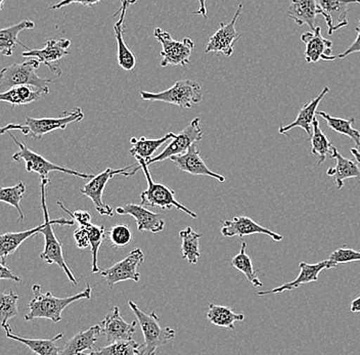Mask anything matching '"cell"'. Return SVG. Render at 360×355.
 I'll use <instances>...</instances> for the list:
<instances>
[{
    "instance_id": "obj_1",
    "label": "cell",
    "mask_w": 360,
    "mask_h": 355,
    "mask_svg": "<svg viewBox=\"0 0 360 355\" xmlns=\"http://www.w3.org/2000/svg\"><path fill=\"white\" fill-rule=\"evenodd\" d=\"M51 183V179H40V190H41V206L44 214V228H42L41 233L44 235V250L40 254V258L49 265L56 264L65 271L68 278L72 285L76 286L78 285L77 278H75L71 269L68 266L66 260H65L64 253H63V244L60 240L56 237L53 226H73L75 220H68L66 218H60V219H49V210L46 206V188Z\"/></svg>"
},
{
    "instance_id": "obj_2",
    "label": "cell",
    "mask_w": 360,
    "mask_h": 355,
    "mask_svg": "<svg viewBox=\"0 0 360 355\" xmlns=\"http://www.w3.org/2000/svg\"><path fill=\"white\" fill-rule=\"evenodd\" d=\"M34 297L28 304V314L25 316V320L33 321L36 318H46L53 323L62 321V314L72 303L76 301L91 299L92 289L89 285L80 293L69 297L58 298L53 295L51 292L41 293V287L34 285L32 287Z\"/></svg>"
},
{
    "instance_id": "obj_3",
    "label": "cell",
    "mask_w": 360,
    "mask_h": 355,
    "mask_svg": "<svg viewBox=\"0 0 360 355\" xmlns=\"http://www.w3.org/2000/svg\"><path fill=\"white\" fill-rule=\"evenodd\" d=\"M84 119L81 108H75L70 112H64L62 117H44V118H32L27 117L26 122L24 124H15L10 123L6 127H2L1 134L6 132L21 131L24 136L30 138L39 139L44 138L46 134L58 129H66L68 125L72 123L80 122Z\"/></svg>"
},
{
    "instance_id": "obj_4",
    "label": "cell",
    "mask_w": 360,
    "mask_h": 355,
    "mask_svg": "<svg viewBox=\"0 0 360 355\" xmlns=\"http://www.w3.org/2000/svg\"><path fill=\"white\" fill-rule=\"evenodd\" d=\"M137 163L141 165V170L145 173L148 188L143 191L141 194V204L143 206L159 207L163 210H170L172 208H176L177 210L186 213L188 217L197 219V213L191 211L188 207L182 205L175 198V192L167 186L161 183H155L150 175L148 165L145 159L141 157H135Z\"/></svg>"
},
{
    "instance_id": "obj_5",
    "label": "cell",
    "mask_w": 360,
    "mask_h": 355,
    "mask_svg": "<svg viewBox=\"0 0 360 355\" xmlns=\"http://www.w3.org/2000/svg\"><path fill=\"white\" fill-rule=\"evenodd\" d=\"M141 100L146 102H163L179 105L182 109H191L195 103L202 100L201 85L195 81L184 79L177 81L172 87L161 92L141 91Z\"/></svg>"
},
{
    "instance_id": "obj_6",
    "label": "cell",
    "mask_w": 360,
    "mask_h": 355,
    "mask_svg": "<svg viewBox=\"0 0 360 355\" xmlns=\"http://www.w3.org/2000/svg\"><path fill=\"white\" fill-rule=\"evenodd\" d=\"M128 305L136 316L143 331V338H145V343L143 344V354H154L158 348L165 345L169 341L175 338L176 335L175 330L169 327H161L160 318L156 312L146 314L139 309V305L135 304L134 301H129Z\"/></svg>"
},
{
    "instance_id": "obj_7",
    "label": "cell",
    "mask_w": 360,
    "mask_h": 355,
    "mask_svg": "<svg viewBox=\"0 0 360 355\" xmlns=\"http://www.w3.org/2000/svg\"><path fill=\"white\" fill-rule=\"evenodd\" d=\"M41 63L35 58H28L22 64H13L0 72V86L2 89H11L17 85H33L49 94L51 79L42 78L36 74Z\"/></svg>"
},
{
    "instance_id": "obj_8",
    "label": "cell",
    "mask_w": 360,
    "mask_h": 355,
    "mask_svg": "<svg viewBox=\"0 0 360 355\" xmlns=\"http://www.w3.org/2000/svg\"><path fill=\"white\" fill-rule=\"evenodd\" d=\"M139 169H141V167L139 163L136 165H128L124 168H119V169L107 168L105 172L94 175L91 179H89V183L80 188V193L91 200L92 203L96 207V210L100 213L101 217H112L114 215V209L111 206L103 203V201L105 186L112 177L117 176V175H124V176L127 177L132 176V175L136 174Z\"/></svg>"
},
{
    "instance_id": "obj_9",
    "label": "cell",
    "mask_w": 360,
    "mask_h": 355,
    "mask_svg": "<svg viewBox=\"0 0 360 355\" xmlns=\"http://www.w3.org/2000/svg\"><path fill=\"white\" fill-rule=\"evenodd\" d=\"M11 139L15 141V145L19 147L15 154H13V160L15 162L24 161L26 164V170L28 172H35L39 175L40 179H47V175L51 172H62L66 174L74 175V176L80 177L82 179H91L94 175L86 174L75 172V170L69 169L64 166H58L53 164V162L47 160L41 155L37 154L34 150L29 149L24 145L19 138H15L13 134H10Z\"/></svg>"
},
{
    "instance_id": "obj_10",
    "label": "cell",
    "mask_w": 360,
    "mask_h": 355,
    "mask_svg": "<svg viewBox=\"0 0 360 355\" xmlns=\"http://www.w3.org/2000/svg\"><path fill=\"white\" fill-rule=\"evenodd\" d=\"M155 38L162 46V67L182 66L191 64V56L195 49V42L191 38H184L181 41L173 39L170 33L156 28Z\"/></svg>"
},
{
    "instance_id": "obj_11",
    "label": "cell",
    "mask_w": 360,
    "mask_h": 355,
    "mask_svg": "<svg viewBox=\"0 0 360 355\" xmlns=\"http://www.w3.org/2000/svg\"><path fill=\"white\" fill-rule=\"evenodd\" d=\"M200 121L201 120H200L199 117L193 119L188 127L173 138V141L168 143L167 147L163 150V152L146 161V164L150 166L152 164L158 163V162L167 160L171 157L184 154V153L188 152L193 143L201 141L202 136H204V131H202L201 125H200Z\"/></svg>"
},
{
    "instance_id": "obj_12",
    "label": "cell",
    "mask_w": 360,
    "mask_h": 355,
    "mask_svg": "<svg viewBox=\"0 0 360 355\" xmlns=\"http://www.w3.org/2000/svg\"><path fill=\"white\" fill-rule=\"evenodd\" d=\"M143 260H145V255L141 249H134L121 262H117L109 269L101 271V275L105 278L110 289H112V287L118 283L125 282V280L139 282L141 273L137 269L143 264Z\"/></svg>"
},
{
    "instance_id": "obj_13",
    "label": "cell",
    "mask_w": 360,
    "mask_h": 355,
    "mask_svg": "<svg viewBox=\"0 0 360 355\" xmlns=\"http://www.w3.org/2000/svg\"><path fill=\"white\" fill-rule=\"evenodd\" d=\"M242 11L243 4H240L233 20L229 23L220 24L218 30L211 36L206 49H205V53H221V55L225 56L226 58L231 57L233 55L236 42L240 37V35L236 31V23L238 18H240Z\"/></svg>"
},
{
    "instance_id": "obj_14",
    "label": "cell",
    "mask_w": 360,
    "mask_h": 355,
    "mask_svg": "<svg viewBox=\"0 0 360 355\" xmlns=\"http://www.w3.org/2000/svg\"><path fill=\"white\" fill-rule=\"evenodd\" d=\"M71 46V40L67 38H60V39L47 40L45 46L41 49H27L22 53V58H35L40 63L49 67V70L56 75L62 76L63 72L58 67V63L63 58L69 55L68 49Z\"/></svg>"
},
{
    "instance_id": "obj_15",
    "label": "cell",
    "mask_w": 360,
    "mask_h": 355,
    "mask_svg": "<svg viewBox=\"0 0 360 355\" xmlns=\"http://www.w3.org/2000/svg\"><path fill=\"white\" fill-rule=\"evenodd\" d=\"M300 267V273H299L297 278L292 282L285 283L274 289L267 290V291L258 292L259 297H265V296L274 295V294H281L285 291H292V290L298 289L302 285L309 284V283L317 282L319 278V273L325 269H330L336 267L330 260H325V262H319V264H310L306 262H301L299 264Z\"/></svg>"
},
{
    "instance_id": "obj_16",
    "label": "cell",
    "mask_w": 360,
    "mask_h": 355,
    "mask_svg": "<svg viewBox=\"0 0 360 355\" xmlns=\"http://www.w3.org/2000/svg\"><path fill=\"white\" fill-rule=\"evenodd\" d=\"M301 40L305 44L304 57L306 62H330L336 60L337 56H333V42L323 37L321 27H315L312 32L303 33Z\"/></svg>"
},
{
    "instance_id": "obj_17",
    "label": "cell",
    "mask_w": 360,
    "mask_h": 355,
    "mask_svg": "<svg viewBox=\"0 0 360 355\" xmlns=\"http://www.w3.org/2000/svg\"><path fill=\"white\" fill-rule=\"evenodd\" d=\"M266 235L274 241L281 242L283 239V235L270 229L260 226L250 217H236L231 220L222 221L221 235L226 238L240 237L244 238L251 235Z\"/></svg>"
},
{
    "instance_id": "obj_18",
    "label": "cell",
    "mask_w": 360,
    "mask_h": 355,
    "mask_svg": "<svg viewBox=\"0 0 360 355\" xmlns=\"http://www.w3.org/2000/svg\"><path fill=\"white\" fill-rule=\"evenodd\" d=\"M360 4V0H319L321 15L328 26V34L348 26L347 13L349 4Z\"/></svg>"
},
{
    "instance_id": "obj_19",
    "label": "cell",
    "mask_w": 360,
    "mask_h": 355,
    "mask_svg": "<svg viewBox=\"0 0 360 355\" xmlns=\"http://www.w3.org/2000/svg\"><path fill=\"white\" fill-rule=\"evenodd\" d=\"M137 323L139 321H132L131 323H126L121 318L118 307L112 306L108 312L105 320L101 321V334L105 337L108 343L130 340L134 336Z\"/></svg>"
},
{
    "instance_id": "obj_20",
    "label": "cell",
    "mask_w": 360,
    "mask_h": 355,
    "mask_svg": "<svg viewBox=\"0 0 360 355\" xmlns=\"http://www.w3.org/2000/svg\"><path fill=\"white\" fill-rule=\"evenodd\" d=\"M116 212L119 215H130L134 217L137 224V231H150L152 233H158L165 228V220L163 215L154 213L145 206L136 205V204H127L122 207H117Z\"/></svg>"
},
{
    "instance_id": "obj_21",
    "label": "cell",
    "mask_w": 360,
    "mask_h": 355,
    "mask_svg": "<svg viewBox=\"0 0 360 355\" xmlns=\"http://www.w3.org/2000/svg\"><path fill=\"white\" fill-rule=\"evenodd\" d=\"M170 160L181 172L188 173L191 175L212 177V179H217L220 183H225L224 175L213 172L212 170L207 167L204 160L200 156V150L197 149L195 143L191 146L188 152L171 157Z\"/></svg>"
},
{
    "instance_id": "obj_22",
    "label": "cell",
    "mask_w": 360,
    "mask_h": 355,
    "mask_svg": "<svg viewBox=\"0 0 360 355\" xmlns=\"http://www.w3.org/2000/svg\"><path fill=\"white\" fill-rule=\"evenodd\" d=\"M328 92H330V89L325 87L323 91L319 93V96H316L311 102L307 103V105H304L303 107L301 108L298 116H297L296 120H295L294 122H292L291 124L288 125V127L281 125L280 129H278V134H287L290 130L299 127L302 128L304 131L309 136V138H311L314 122L315 119H316L315 116H316L317 108H319V103L325 98V96Z\"/></svg>"
},
{
    "instance_id": "obj_23",
    "label": "cell",
    "mask_w": 360,
    "mask_h": 355,
    "mask_svg": "<svg viewBox=\"0 0 360 355\" xmlns=\"http://www.w3.org/2000/svg\"><path fill=\"white\" fill-rule=\"evenodd\" d=\"M288 15L298 26L307 25L314 30L317 15H321L319 0H291Z\"/></svg>"
},
{
    "instance_id": "obj_24",
    "label": "cell",
    "mask_w": 360,
    "mask_h": 355,
    "mask_svg": "<svg viewBox=\"0 0 360 355\" xmlns=\"http://www.w3.org/2000/svg\"><path fill=\"white\" fill-rule=\"evenodd\" d=\"M330 158L336 160L337 164L334 168L326 170V174L328 176L334 177L338 190H341L343 188L344 181L346 179H357L360 181L359 163L342 156L334 146H333L332 153H330Z\"/></svg>"
},
{
    "instance_id": "obj_25",
    "label": "cell",
    "mask_w": 360,
    "mask_h": 355,
    "mask_svg": "<svg viewBox=\"0 0 360 355\" xmlns=\"http://www.w3.org/2000/svg\"><path fill=\"white\" fill-rule=\"evenodd\" d=\"M101 334V325H94L86 331L79 332L78 334L67 341L64 349L60 351V354H85L86 351H89L87 354H89L96 347V344L98 342Z\"/></svg>"
},
{
    "instance_id": "obj_26",
    "label": "cell",
    "mask_w": 360,
    "mask_h": 355,
    "mask_svg": "<svg viewBox=\"0 0 360 355\" xmlns=\"http://www.w3.org/2000/svg\"><path fill=\"white\" fill-rule=\"evenodd\" d=\"M4 329L6 330V336L13 340L18 341L25 344L31 351L34 354L39 355H56L60 354V348L56 345V342L64 337V333L56 335L53 338L49 339H33L25 338V337L19 336V335L13 334L10 323L4 325Z\"/></svg>"
},
{
    "instance_id": "obj_27",
    "label": "cell",
    "mask_w": 360,
    "mask_h": 355,
    "mask_svg": "<svg viewBox=\"0 0 360 355\" xmlns=\"http://www.w3.org/2000/svg\"><path fill=\"white\" fill-rule=\"evenodd\" d=\"M45 96L46 92L33 85H17L2 92L0 101L13 105H24L39 101Z\"/></svg>"
},
{
    "instance_id": "obj_28",
    "label": "cell",
    "mask_w": 360,
    "mask_h": 355,
    "mask_svg": "<svg viewBox=\"0 0 360 355\" xmlns=\"http://www.w3.org/2000/svg\"><path fill=\"white\" fill-rule=\"evenodd\" d=\"M35 28V23L30 20H24L20 23L8 27V28L1 29L0 30V53L6 57H11L15 51V44H20L25 49H29L28 46L22 44L18 40V35L24 30H31Z\"/></svg>"
},
{
    "instance_id": "obj_29",
    "label": "cell",
    "mask_w": 360,
    "mask_h": 355,
    "mask_svg": "<svg viewBox=\"0 0 360 355\" xmlns=\"http://www.w3.org/2000/svg\"><path fill=\"white\" fill-rule=\"evenodd\" d=\"M44 228V224H40L37 228L28 229V231L2 233L0 237V257H1V260H6V257L15 253L22 243L28 240L29 238L33 237L37 233H41Z\"/></svg>"
},
{
    "instance_id": "obj_30",
    "label": "cell",
    "mask_w": 360,
    "mask_h": 355,
    "mask_svg": "<svg viewBox=\"0 0 360 355\" xmlns=\"http://www.w3.org/2000/svg\"><path fill=\"white\" fill-rule=\"evenodd\" d=\"M176 134L173 132L164 136L163 138L157 139L146 138L145 136H141L139 138H132L130 139L132 148L130 149V155L135 157H141L146 161L150 160L153 158L155 153L157 152L162 146L165 145L169 139L174 138Z\"/></svg>"
},
{
    "instance_id": "obj_31",
    "label": "cell",
    "mask_w": 360,
    "mask_h": 355,
    "mask_svg": "<svg viewBox=\"0 0 360 355\" xmlns=\"http://www.w3.org/2000/svg\"><path fill=\"white\" fill-rule=\"evenodd\" d=\"M207 320L214 325L227 329L236 330L235 323L245 320L244 314H236L229 307L224 305L209 304Z\"/></svg>"
},
{
    "instance_id": "obj_32",
    "label": "cell",
    "mask_w": 360,
    "mask_h": 355,
    "mask_svg": "<svg viewBox=\"0 0 360 355\" xmlns=\"http://www.w3.org/2000/svg\"><path fill=\"white\" fill-rule=\"evenodd\" d=\"M316 115L321 116L326 121L330 129L334 130L337 134L352 139L356 145V149L360 152V131L354 128V118H337V117L330 116L323 111H317Z\"/></svg>"
},
{
    "instance_id": "obj_33",
    "label": "cell",
    "mask_w": 360,
    "mask_h": 355,
    "mask_svg": "<svg viewBox=\"0 0 360 355\" xmlns=\"http://www.w3.org/2000/svg\"><path fill=\"white\" fill-rule=\"evenodd\" d=\"M179 237L181 239L182 259L186 260L188 264H197L200 256V239L201 233L193 231L191 226L179 231Z\"/></svg>"
},
{
    "instance_id": "obj_34",
    "label": "cell",
    "mask_w": 360,
    "mask_h": 355,
    "mask_svg": "<svg viewBox=\"0 0 360 355\" xmlns=\"http://www.w3.org/2000/svg\"><path fill=\"white\" fill-rule=\"evenodd\" d=\"M246 250L247 244L243 242L242 246H240V253L236 254L235 257L231 259V266L235 267L236 271L244 273L247 280L251 283L252 286L254 288L263 287V283L261 282L260 278H258V273L254 269L253 262H252L250 256L248 255Z\"/></svg>"
},
{
    "instance_id": "obj_35",
    "label": "cell",
    "mask_w": 360,
    "mask_h": 355,
    "mask_svg": "<svg viewBox=\"0 0 360 355\" xmlns=\"http://www.w3.org/2000/svg\"><path fill=\"white\" fill-rule=\"evenodd\" d=\"M114 31L117 44H118L117 60H118L119 66L125 71H132L136 66V57H135L134 51L127 46L125 39H124V25L117 22L114 25Z\"/></svg>"
},
{
    "instance_id": "obj_36",
    "label": "cell",
    "mask_w": 360,
    "mask_h": 355,
    "mask_svg": "<svg viewBox=\"0 0 360 355\" xmlns=\"http://www.w3.org/2000/svg\"><path fill=\"white\" fill-rule=\"evenodd\" d=\"M310 143H311L312 154L319 157V159L317 165L321 166V164L325 163L326 157L332 153L333 145L326 138L321 128L319 127V122L316 119H315L314 122V129H312Z\"/></svg>"
},
{
    "instance_id": "obj_37",
    "label": "cell",
    "mask_w": 360,
    "mask_h": 355,
    "mask_svg": "<svg viewBox=\"0 0 360 355\" xmlns=\"http://www.w3.org/2000/svg\"><path fill=\"white\" fill-rule=\"evenodd\" d=\"M143 346L135 342L134 340H121L110 343L105 347L89 352V354H105V355H134L143 354Z\"/></svg>"
},
{
    "instance_id": "obj_38",
    "label": "cell",
    "mask_w": 360,
    "mask_h": 355,
    "mask_svg": "<svg viewBox=\"0 0 360 355\" xmlns=\"http://www.w3.org/2000/svg\"><path fill=\"white\" fill-rule=\"evenodd\" d=\"M85 226L89 235L90 248L92 253V273H98L101 271L98 267V251L105 237V229L103 226H96V224H86Z\"/></svg>"
},
{
    "instance_id": "obj_39",
    "label": "cell",
    "mask_w": 360,
    "mask_h": 355,
    "mask_svg": "<svg viewBox=\"0 0 360 355\" xmlns=\"http://www.w3.org/2000/svg\"><path fill=\"white\" fill-rule=\"evenodd\" d=\"M25 193H26V186L22 181L13 186L2 188L0 191V201L17 209L18 213H19V221H22L25 218L21 209V201L24 198Z\"/></svg>"
},
{
    "instance_id": "obj_40",
    "label": "cell",
    "mask_w": 360,
    "mask_h": 355,
    "mask_svg": "<svg viewBox=\"0 0 360 355\" xmlns=\"http://www.w3.org/2000/svg\"><path fill=\"white\" fill-rule=\"evenodd\" d=\"M20 296L15 294L13 290L6 293H1V306H0V318H1L2 328L8 325V321L19 316V309H18V301Z\"/></svg>"
},
{
    "instance_id": "obj_41",
    "label": "cell",
    "mask_w": 360,
    "mask_h": 355,
    "mask_svg": "<svg viewBox=\"0 0 360 355\" xmlns=\"http://www.w3.org/2000/svg\"><path fill=\"white\" fill-rule=\"evenodd\" d=\"M108 237L112 247L122 248L132 242L134 233L127 224H119L110 228L108 231Z\"/></svg>"
},
{
    "instance_id": "obj_42",
    "label": "cell",
    "mask_w": 360,
    "mask_h": 355,
    "mask_svg": "<svg viewBox=\"0 0 360 355\" xmlns=\"http://www.w3.org/2000/svg\"><path fill=\"white\" fill-rule=\"evenodd\" d=\"M328 260L335 265L350 264V262H360V252L348 247L338 248L330 254Z\"/></svg>"
},
{
    "instance_id": "obj_43",
    "label": "cell",
    "mask_w": 360,
    "mask_h": 355,
    "mask_svg": "<svg viewBox=\"0 0 360 355\" xmlns=\"http://www.w3.org/2000/svg\"><path fill=\"white\" fill-rule=\"evenodd\" d=\"M58 205L60 206L65 212L68 213V214L71 215V217H73V219L77 222L79 226H86V224L91 222V214H90L89 211L78 210L73 213L71 212L69 209L66 208L62 202L58 201Z\"/></svg>"
},
{
    "instance_id": "obj_44",
    "label": "cell",
    "mask_w": 360,
    "mask_h": 355,
    "mask_svg": "<svg viewBox=\"0 0 360 355\" xmlns=\"http://www.w3.org/2000/svg\"><path fill=\"white\" fill-rule=\"evenodd\" d=\"M74 239L79 249H86L90 246L89 235L85 226H80L74 233Z\"/></svg>"
},
{
    "instance_id": "obj_45",
    "label": "cell",
    "mask_w": 360,
    "mask_h": 355,
    "mask_svg": "<svg viewBox=\"0 0 360 355\" xmlns=\"http://www.w3.org/2000/svg\"><path fill=\"white\" fill-rule=\"evenodd\" d=\"M103 1V0H62V1L58 2V4H53L51 6V10L56 11L60 10V8H64V6H71V4H81L83 6H89V8H91V6H96V4H100V2Z\"/></svg>"
},
{
    "instance_id": "obj_46",
    "label": "cell",
    "mask_w": 360,
    "mask_h": 355,
    "mask_svg": "<svg viewBox=\"0 0 360 355\" xmlns=\"http://www.w3.org/2000/svg\"><path fill=\"white\" fill-rule=\"evenodd\" d=\"M355 31L357 32L356 39H355V41L353 42L344 53L338 55L337 58H347L348 56L352 55V53H360V21L356 28H355Z\"/></svg>"
},
{
    "instance_id": "obj_47",
    "label": "cell",
    "mask_w": 360,
    "mask_h": 355,
    "mask_svg": "<svg viewBox=\"0 0 360 355\" xmlns=\"http://www.w3.org/2000/svg\"><path fill=\"white\" fill-rule=\"evenodd\" d=\"M137 1H139V0H120L121 8H119L118 12L114 13V17L120 15V19H119L118 21L119 24L124 25V20H125L128 8H129V6L136 4Z\"/></svg>"
},
{
    "instance_id": "obj_48",
    "label": "cell",
    "mask_w": 360,
    "mask_h": 355,
    "mask_svg": "<svg viewBox=\"0 0 360 355\" xmlns=\"http://www.w3.org/2000/svg\"><path fill=\"white\" fill-rule=\"evenodd\" d=\"M1 273H0V278L1 280H11L15 283H21V278L15 273L11 271V269L6 266V260H1Z\"/></svg>"
},
{
    "instance_id": "obj_49",
    "label": "cell",
    "mask_w": 360,
    "mask_h": 355,
    "mask_svg": "<svg viewBox=\"0 0 360 355\" xmlns=\"http://www.w3.org/2000/svg\"><path fill=\"white\" fill-rule=\"evenodd\" d=\"M207 0H199L200 2V8L197 12H193V15H201L202 17H204L205 19H207V6H206ZM219 1H224V0H219Z\"/></svg>"
},
{
    "instance_id": "obj_50",
    "label": "cell",
    "mask_w": 360,
    "mask_h": 355,
    "mask_svg": "<svg viewBox=\"0 0 360 355\" xmlns=\"http://www.w3.org/2000/svg\"><path fill=\"white\" fill-rule=\"evenodd\" d=\"M351 311L354 314H359L360 312V296L351 302L350 306Z\"/></svg>"
},
{
    "instance_id": "obj_51",
    "label": "cell",
    "mask_w": 360,
    "mask_h": 355,
    "mask_svg": "<svg viewBox=\"0 0 360 355\" xmlns=\"http://www.w3.org/2000/svg\"><path fill=\"white\" fill-rule=\"evenodd\" d=\"M351 154L354 156V158L356 159V161L360 163V152L357 149H354V148H352V149L350 150Z\"/></svg>"
},
{
    "instance_id": "obj_52",
    "label": "cell",
    "mask_w": 360,
    "mask_h": 355,
    "mask_svg": "<svg viewBox=\"0 0 360 355\" xmlns=\"http://www.w3.org/2000/svg\"><path fill=\"white\" fill-rule=\"evenodd\" d=\"M4 2H6V0H1V2H0V4H1V10H2V8H4Z\"/></svg>"
}]
</instances>
